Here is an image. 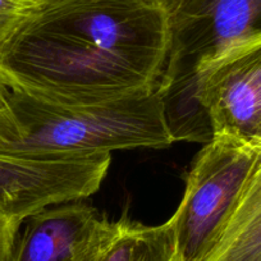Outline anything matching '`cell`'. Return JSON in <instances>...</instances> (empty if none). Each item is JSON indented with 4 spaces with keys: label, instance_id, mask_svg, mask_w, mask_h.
I'll list each match as a JSON object with an SVG mask.
<instances>
[{
    "label": "cell",
    "instance_id": "52a82bcc",
    "mask_svg": "<svg viewBox=\"0 0 261 261\" xmlns=\"http://www.w3.org/2000/svg\"><path fill=\"white\" fill-rule=\"evenodd\" d=\"M24 222L11 261H86L113 228L80 201L45 207Z\"/></svg>",
    "mask_w": 261,
    "mask_h": 261
},
{
    "label": "cell",
    "instance_id": "9a60e30c",
    "mask_svg": "<svg viewBox=\"0 0 261 261\" xmlns=\"http://www.w3.org/2000/svg\"><path fill=\"white\" fill-rule=\"evenodd\" d=\"M35 2H39V3H44V2H46V0H35Z\"/></svg>",
    "mask_w": 261,
    "mask_h": 261
},
{
    "label": "cell",
    "instance_id": "277c9868",
    "mask_svg": "<svg viewBox=\"0 0 261 261\" xmlns=\"http://www.w3.org/2000/svg\"><path fill=\"white\" fill-rule=\"evenodd\" d=\"M196 97L213 137L261 147V31L197 65Z\"/></svg>",
    "mask_w": 261,
    "mask_h": 261
},
{
    "label": "cell",
    "instance_id": "8fae6325",
    "mask_svg": "<svg viewBox=\"0 0 261 261\" xmlns=\"http://www.w3.org/2000/svg\"><path fill=\"white\" fill-rule=\"evenodd\" d=\"M21 224L0 210V261H11Z\"/></svg>",
    "mask_w": 261,
    "mask_h": 261
},
{
    "label": "cell",
    "instance_id": "8992f818",
    "mask_svg": "<svg viewBox=\"0 0 261 261\" xmlns=\"http://www.w3.org/2000/svg\"><path fill=\"white\" fill-rule=\"evenodd\" d=\"M110 159V154L69 159L0 155V210L23 223L51 205L86 199L101 186Z\"/></svg>",
    "mask_w": 261,
    "mask_h": 261
},
{
    "label": "cell",
    "instance_id": "5b68a950",
    "mask_svg": "<svg viewBox=\"0 0 261 261\" xmlns=\"http://www.w3.org/2000/svg\"><path fill=\"white\" fill-rule=\"evenodd\" d=\"M170 47L159 84L196 87V68L233 42L261 31V0H172Z\"/></svg>",
    "mask_w": 261,
    "mask_h": 261
},
{
    "label": "cell",
    "instance_id": "3957f363",
    "mask_svg": "<svg viewBox=\"0 0 261 261\" xmlns=\"http://www.w3.org/2000/svg\"><path fill=\"white\" fill-rule=\"evenodd\" d=\"M261 147L213 137L196 155L175 210L182 261H205L217 245Z\"/></svg>",
    "mask_w": 261,
    "mask_h": 261
},
{
    "label": "cell",
    "instance_id": "ba28073f",
    "mask_svg": "<svg viewBox=\"0 0 261 261\" xmlns=\"http://www.w3.org/2000/svg\"><path fill=\"white\" fill-rule=\"evenodd\" d=\"M86 261H182L174 214L159 225L122 218Z\"/></svg>",
    "mask_w": 261,
    "mask_h": 261
},
{
    "label": "cell",
    "instance_id": "9c48e42d",
    "mask_svg": "<svg viewBox=\"0 0 261 261\" xmlns=\"http://www.w3.org/2000/svg\"><path fill=\"white\" fill-rule=\"evenodd\" d=\"M205 261H261V155Z\"/></svg>",
    "mask_w": 261,
    "mask_h": 261
},
{
    "label": "cell",
    "instance_id": "7a4b0ae2",
    "mask_svg": "<svg viewBox=\"0 0 261 261\" xmlns=\"http://www.w3.org/2000/svg\"><path fill=\"white\" fill-rule=\"evenodd\" d=\"M156 89L81 104L12 89L8 109L0 114V155L69 159L170 146L175 141Z\"/></svg>",
    "mask_w": 261,
    "mask_h": 261
},
{
    "label": "cell",
    "instance_id": "6da1fadb",
    "mask_svg": "<svg viewBox=\"0 0 261 261\" xmlns=\"http://www.w3.org/2000/svg\"><path fill=\"white\" fill-rule=\"evenodd\" d=\"M169 47L155 0H46L0 46V71L51 101H108L156 89Z\"/></svg>",
    "mask_w": 261,
    "mask_h": 261
},
{
    "label": "cell",
    "instance_id": "4fadbf2b",
    "mask_svg": "<svg viewBox=\"0 0 261 261\" xmlns=\"http://www.w3.org/2000/svg\"><path fill=\"white\" fill-rule=\"evenodd\" d=\"M155 2H156V3H159L160 6L165 7V6H167L168 3H170V2H172V0H155Z\"/></svg>",
    "mask_w": 261,
    "mask_h": 261
},
{
    "label": "cell",
    "instance_id": "30bf717a",
    "mask_svg": "<svg viewBox=\"0 0 261 261\" xmlns=\"http://www.w3.org/2000/svg\"><path fill=\"white\" fill-rule=\"evenodd\" d=\"M35 0H0V46L39 7Z\"/></svg>",
    "mask_w": 261,
    "mask_h": 261
},
{
    "label": "cell",
    "instance_id": "5bb4252c",
    "mask_svg": "<svg viewBox=\"0 0 261 261\" xmlns=\"http://www.w3.org/2000/svg\"><path fill=\"white\" fill-rule=\"evenodd\" d=\"M160 90V89H159ZM160 91H163V90H160ZM165 92V91H164ZM167 92H177V91H167ZM180 94V92H179ZM182 94H191V92H182ZM193 95H196V94H193Z\"/></svg>",
    "mask_w": 261,
    "mask_h": 261
},
{
    "label": "cell",
    "instance_id": "7c38bea8",
    "mask_svg": "<svg viewBox=\"0 0 261 261\" xmlns=\"http://www.w3.org/2000/svg\"><path fill=\"white\" fill-rule=\"evenodd\" d=\"M11 92H12L11 85H9L6 74L0 71V114L8 109Z\"/></svg>",
    "mask_w": 261,
    "mask_h": 261
}]
</instances>
